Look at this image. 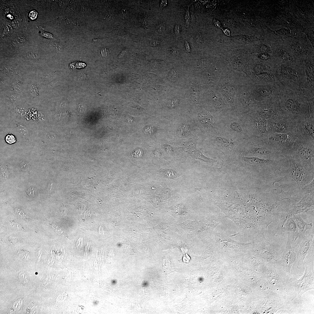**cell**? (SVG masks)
I'll use <instances>...</instances> for the list:
<instances>
[{
  "label": "cell",
  "mask_w": 314,
  "mask_h": 314,
  "mask_svg": "<svg viewBox=\"0 0 314 314\" xmlns=\"http://www.w3.org/2000/svg\"><path fill=\"white\" fill-rule=\"evenodd\" d=\"M18 256L20 259L26 262L30 258L29 252L24 250H20L18 253Z\"/></svg>",
  "instance_id": "cb8c5ba5"
},
{
  "label": "cell",
  "mask_w": 314,
  "mask_h": 314,
  "mask_svg": "<svg viewBox=\"0 0 314 314\" xmlns=\"http://www.w3.org/2000/svg\"><path fill=\"white\" fill-rule=\"evenodd\" d=\"M220 128L235 138L245 142L250 138L245 123L243 116L232 112L220 121Z\"/></svg>",
  "instance_id": "277c9868"
},
{
  "label": "cell",
  "mask_w": 314,
  "mask_h": 314,
  "mask_svg": "<svg viewBox=\"0 0 314 314\" xmlns=\"http://www.w3.org/2000/svg\"><path fill=\"white\" fill-rule=\"evenodd\" d=\"M304 274L302 278L297 280L295 284V290L296 296L300 298L302 295L308 290L313 289V268L312 267L305 265Z\"/></svg>",
  "instance_id": "9a60e30c"
},
{
  "label": "cell",
  "mask_w": 314,
  "mask_h": 314,
  "mask_svg": "<svg viewBox=\"0 0 314 314\" xmlns=\"http://www.w3.org/2000/svg\"><path fill=\"white\" fill-rule=\"evenodd\" d=\"M314 194H312L304 195L299 202L295 203L293 205L287 213V219L300 213L313 210Z\"/></svg>",
  "instance_id": "2e32d148"
},
{
  "label": "cell",
  "mask_w": 314,
  "mask_h": 314,
  "mask_svg": "<svg viewBox=\"0 0 314 314\" xmlns=\"http://www.w3.org/2000/svg\"><path fill=\"white\" fill-rule=\"evenodd\" d=\"M21 22L19 19H15L13 20L12 22V25L13 27L14 28H19L21 25Z\"/></svg>",
  "instance_id": "f1b7e54d"
},
{
  "label": "cell",
  "mask_w": 314,
  "mask_h": 314,
  "mask_svg": "<svg viewBox=\"0 0 314 314\" xmlns=\"http://www.w3.org/2000/svg\"><path fill=\"white\" fill-rule=\"evenodd\" d=\"M185 47L186 51L189 53L191 52V49L189 42L187 41H185Z\"/></svg>",
  "instance_id": "60d3db41"
},
{
  "label": "cell",
  "mask_w": 314,
  "mask_h": 314,
  "mask_svg": "<svg viewBox=\"0 0 314 314\" xmlns=\"http://www.w3.org/2000/svg\"><path fill=\"white\" fill-rule=\"evenodd\" d=\"M6 30L7 34H10L13 32V29L9 23H7L6 25Z\"/></svg>",
  "instance_id": "836d02e7"
},
{
  "label": "cell",
  "mask_w": 314,
  "mask_h": 314,
  "mask_svg": "<svg viewBox=\"0 0 314 314\" xmlns=\"http://www.w3.org/2000/svg\"><path fill=\"white\" fill-rule=\"evenodd\" d=\"M44 36H45L46 37L48 38H53L54 36L51 34L46 33L44 34Z\"/></svg>",
  "instance_id": "f6af8a7d"
},
{
  "label": "cell",
  "mask_w": 314,
  "mask_h": 314,
  "mask_svg": "<svg viewBox=\"0 0 314 314\" xmlns=\"http://www.w3.org/2000/svg\"><path fill=\"white\" fill-rule=\"evenodd\" d=\"M181 29L180 26L178 25H176L175 28V32L177 35H180L181 33Z\"/></svg>",
  "instance_id": "f35d334b"
},
{
  "label": "cell",
  "mask_w": 314,
  "mask_h": 314,
  "mask_svg": "<svg viewBox=\"0 0 314 314\" xmlns=\"http://www.w3.org/2000/svg\"><path fill=\"white\" fill-rule=\"evenodd\" d=\"M259 50V51L262 52V53H268L270 54L272 53L271 50L269 47L265 45L261 46L260 47Z\"/></svg>",
  "instance_id": "4316f807"
},
{
  "label": "cell",
  "mask_w": 314,
  "mask_h": 314,
  "mask_svg": "<svg viewBox=\"0 0 314 314\" xmlns=\"http://www.w3.org/2000/svg\"><path fill=\"white\" fill-rule=\"evenodd\" d=\"M278 98L258 102L253 112L260 118L269 119L282 112Z\"/></svg>",
  "instance_id": "7c38bea8"
},
{
  "label": "cell",
  "mask_w": 314,
  "mask_h": 314,
  "mask_svg": "<svg viewBox=\"0 0 314 314\" xmlns=\"http://www.w3.org/2000/svg\"><path fill=\"white\" fill-rule=\"evenodd\" d=\"M270 55L269 54L266 53H262L259 56L260 58L263 60H267L270 58Z\"/></svg>",
  "instance_id": "4dcf8cb0"
},
{
  "label": "cell",
  "mask_w": 314,
  "mask_h": 314,
  "mask_svg": "<svg viewBox=\"0 0 314 314\" xmlns=\"http://www.w3.org/2000/svg\"><path fill=\"white\" fill-rule=\"evenodd\" d=\"M267 120L268 133H297L298 121L282 111Z\"/></svg>",
  "instance_id": "8992f818"
},
{
  "label": "cell",
  "mask_w": 314,
  "mask_h": 314,
  "mask_svg": "<svg viewBox=\"0 0 314 314\" xmlns=\"http://www.w3.org/2000/svg\"><path fill=\"white\" fill-rule=\"evenodd\" d=\"M214 133L213 144L219 151L228 153L242 149L245 142L230 136L220 128Z\"/></svg>",
  "instance_id": "30bf717a"
},
{
  "label": "cell",
  "mask_w": 314,
  "mask_h": 314,
  "mask_svg": "<svg viewBox=\"0 0 314 314\" xmlns=\"http://www.w3.org/2000/svg\"><path fill=\"white\" fill-rule=\"evenodd\" d=\"M243 148L249 155L247 157L276 160L286 158L280 150L269 143L268 140L260 138L247 139L243 146Z\"/></svg>",
  "instance_id": "3957f363"
},
{
  "label": "cell",
  "mask_w": 314,
  "mask_h": 314,
  "mask_svg": "<svg viewBox=\"0 0 314 314\" xmlns=\"http://www.w3.org/2000/svg\"><path fill=\"white\" fill-rule=\"evenodd\" d=\"M293 153L299 156L304 169L314 175V164L312 162L314 157V144L298 137L293 147L292 154Z\"/></svg>",
  "instance_id": "ba28073f"
},
{
  "label": "cell",
  "mask_w": 314,
  "mask_h": 314,
  "mask_svg": "<svg viewBox=\"0 0 314 314\" xmlns=\"http://www.w3.org/2000/svg\"><path fill=\"white\" fill-rule=\"evenodd\" d=\"M314 179L310 184L301 188V192L302 196L305 195L314 194Z\"/></svg>",
  "instance_id": "44dd1931"
},
{
  "label": "cell",
  "mask_w": 314,
  "mask_h": 314,
  "mask_svg": "<svg viewBox=\"0 0 314 314\" xmlns=\"http://www.w3.org/2000/svg\"><path fill=\"white\" fill-rule=\"evenodd\" d=\"M297 133L298 138L314 144V115L298 122Z\"/></svg>",
  "instance_id": "5bb4252c"
},
{
  "label": "cell",
  "mask_w": 314,
  "mask_h": 314,
  "mask_svg": "<svg viewBox=\"0 0 314 314\" xmlns=\"http://www.w3.org/2000/svg\"><path fill=\"white\" fill-rule=\"evenodd\" d=\"M298 138L297 133H271L268 135L269 143L280 150L286 158L292 154L293 147Z\"/></svg>",
  "instance_id": "9c48e42d"
},
{
  "label": "cell",
  "mask_w": 314,
  "mask_h": 314,
  "mask_svg": "<svg viewBox=\"0 0 314 314\" xmlns=\"http://www.w3.org/2000/svg\"><path fill=\"white\" fill-rule=\"evenodd\" d=\"M276 54L280 59L285 62L290 63L294 62V58L293 55L286 50L278 49L276 52Z\"/></svg>",
  "instance_id": "ffe728a7"
},
{
  "label": "cell",
  "mask_w": 314,
  "mask_h": 314,
  "mask_svg": "<svg viewBox=\"0 0 314 314\" xmlns=\"http://www.w3.org/2000/svg\"><path fill=\"white\" fill-rule=\"evenodd\" d=\"M126 49H124L123 50V51L122 52H121L120 53V54H119V56H118L119 58H122L124 54H125V53L126 52Z\"/></svg>",
  "instance_id": "bcb514c9"
},
{
  "label": "cell",
  "mask_w": 314,
  "mask_h": 314,
  "mask_svg": "<svg viewBox=\"0 0 314 314\" xmlns=\"http://www.w3.org/2000/svg\"><path fill=\"white\" fill-rule=\"evenodd\" d=\"M288 233V240L284 254L283 263L285 271L290 273L293 263L296 259V255L291 246L290 234L289 233Z\"/></svg>",
  "instance_id": "e0dca14e"
},
{
  "label": "cell",
  "mask_w": 314,
  "mask_h": 314,
  "mask_svg": "<svg viewBox=\"0 0 314 314\" xmlns=\"http://www.w3.org/2000/svg\"><path fill=\"white\" fill-rule=\"evenodd\" d=\"M21 168L23 170H29L30 169V166L27 163L25 162H22L20 164Z\"/></svg>",
  "instance_id": "74e56055"
},
{
  "label": "cell",
  "mask_w": 314,
  "mask_h": 314,
  "mask_svg": "<svg viewBox=\"0 0 314 314\" xmlns=\"http://www.w3.org/2000/svg\"><path fill=\"white\" fill-rule=\"evenodd\" d=\"M289 163L287 170L281 172L283 175H287L296 182L298 187L302 188L310 183L314 179V175L306 171L301 164L300 158L295 153L286 157Z\"/></svg>",
  "instance_id": "5b68a950"
},
{
  "label": "cell",
  "mask_w": 314,
  "mask_h": 314,
  "mask_svg": "<svg viewBox=\"0 0 314 314\" xmlns=\"http://www.w3.org/2000/svg\"><path fill=\"white\" fill-rule=\"evenodd\" d=\"M31 95L33 96H36L37 95H38V91L36 87L34 86L33 87L32 89L31 90Z\"/></svg>",
  "instance_id": "d590c367"
},
{
  "label": "cell",
  "mask_w": 314,
  "mask_h": 314,
  "mask_svg": "<svg viewBox=\"0 0 314 314\" xmlns=\"http://www.w3.org/2000/svg\"><path fill=\"white\" fill-rule=\"evenodd\" d=\"M171 52H173V54H175L176 53V52L177 51L175 47H172V48L171 49Z\"/></svg>",
  "instance_id": "681fc988"
},
{
  "label": "cell",
  "mask_w": 314,
  "mask_h": 314,
  "mask_svg": "<svg viewBox=\"0 0 314 314\" xmlns=\"http://www.w3.org/2000/svg\"><path fill=\"white\" fill-rule=\"evenodd\" d=\"M99 232L100 234L103 235L104 234L103 229L101 226L100 227Z\"/></svg>",
  "instance_id": "c3c4849f"
},
{
  "label": "cell",
  "mask_w": 314,
  "mask_h": 314,
  "mask_svg": "<svg viewBox=\"0 0 314 314\" xmlns=\"http://www.w3.org/2000/svg\"><path fill=\"white\" fill-rule=\"evenodd\" d=\"M250 138L256 137L268 140L267 120L252 112L243 115Z\"/></svg>",
  "instance_id": "52a82bcc"
},
{
  "label": "cell",
  "mask_w": 314,
  "mask_h": 314,
  "mask_svg": "<svg viewBox=\"0 0 314 314\" xmlns=\"http://www.w3.org/2000/svg\"><path fill=\"white\" fill-rule=\"evenodd\" d=\"M196 41L199 43H202L203 41V39L201 36L199 35L197 36L196 37Z\"/></svg>",
  "instance_id": "ee69618b"
},
{
  "label": "cell",
  "mask_w": 314,
  "mask_h": 314,
  "mask_svg": "<svg viewBox=\"0 0 314 314\" xmlns=\"http://www.w3.org/2000/svg\"><path fill=\"white\" fill-rule=\"evenodd\" d=\"M167 4V1H162L161 2L160 4L161 7H165L166 6Z\"/></svg>",
  "instance_id": "7dc6e473"
},
{
  "label": "cell",
  "mask_w": 314,
  "mask_h": 314,
  "mask_svg": "<svg viewBox=\"0 0 314 314\" xmlns=\"http://www.w3.org/2000/svg\"><path fill=\"white\" fill-rule=\"evenodd\" d=\"M292 51L298 56H301L304 54V49L303 47L298 44H294L291 46Z\"/></svg>",
  "instance_id": "7402d4cb"
},
{
  "label": "cell",
  "mask_w": 314,
  "mask_h": 314,
  "mask_svg": "<svg viewBox=\"0 0 314 314\" xmlns=\"http://www.w3.org/2000/svg\"><path fill=\"white\" fill-rule=\"evenodd\" d=\"M101 52L102 56L103 57L109 56L110 54L109 50L107 47L102 49L101 50Z\"/></svg>",
  "instance_id": "f546056e"
},
{
  "label": "cell",
  "mask_w": 314,
  "mask_h": 314,
  "mask_svg": "<svg viewBox=\"0 0 314 314\" xmlns=\"http://www.w3.org/2000/svg\"><path fill=\"white\" fill-rule=\"evenodd\" d=\"M278 100L282 111L298 122L311 115L309 101L300 92L281 87Z\"/></svg>",
  "instance_id": "6da1fadb"
},
{
  "label": "cell",
  "mask_w": 314,
  "mask_h": 314,
  "mask_svg": "<svg viewBox=\"0 0 314 314\" xmlns=\"http://www.w3.org/2000/svg\"><path fill=\"white\" fill-rule=\"evenodd\" d=\"M274 74L281 87L302 92L307 86L305 68L282 64L276 67Z\"/></svg>",
  "instance_id": "7a4b0ae2"
},
{
  "label": "cell",
  "mask_w": 314,
  "mask_h": 314,
  "mask_svg": "<svg viewBox=\"0 0 314 314\" xmlns=\"http://www.w3.org/2000/svg\"><path fill=\"white\" fill-rule=\"evenodd\" d=\"M16 44L19 45L23 43H25V39L23 37H19L16 39L14 41Z\"/></svg>",
  "instance_id": "8d00e7d4"
},
{
  "label": "cell",
  "mask_w": 314,
  "mask_h": 314,
  "mask_svg": "<svg viewBox=\"0 0 314 314\" xmlns=\"http://www.w3.org/2000/svg\"><path fill=\"white\" fill-rule=\"evenodd\" d=\"M27 194L29 197L33 198L37 194L36 189L34 187H30L27 190Z\"/></svg>",
  "instance_id": "d4e9b609"
},
{
  "label": "cell",
  "mask_w": 314,
  "mask_h": 314,
  "mask_svg": "<svg viewBox=\"0 0 314 314\" xmlns=\"http://www.w3.org/2000/svg\"><path fill=\"white\" fill-rule=\"evenodd\" d=\"M143 155V152L142 150L140 149H138L133 153L132 155L133 157L138 158L141 157Z\"/></svg>",
  "instance_id": "83f0119b"
},
{
  "label": "cell",
  "mask_w": 314,
  "mask_h": 314,
  "mask_svg": "<svg viewBox=\"0 0 314 314\" xmlns=\"http://www.w3.org/2000/svg\"><path fill=\"white\" fill-rule=\"evenodd\" d=\"M17 130L18 133L23 137H27L28 136V131L25 126L21 125L18 126Z\"/></svg>",
  "instance_id": "603a6c76"
},
{
  "label": "cell",
  "mask_w": 314,
  "mask_h": 314,
  "mask_svg": "<svg viewBox=\"0 0 314 314\" xmlns=\"http://www.w3.org/2000/svg\"><path fill=\"white\" fill-rule=\"evenodd\" d=\"M38 13L35 10H33L30 13L29 17L31 20H34L36 19Z\"/></svg>",
  "instance_id": "d6a6232c"
},
{
  "label": "cell",
  "mask_w": 314,
  "mask_h": 314,
  "mask_svg": "<svg viewBox=\"0 0 314 314\" xmlns=\"http://www.w3.org/2000/svg\"><path fill=\"white\" fill-rule=\"evenodd\" d=\"M5 140L7 143L9 144H14L16 142V139L15 136L12 134H9L5 137Z\"/></svg>",
  "instance_id": "484cf974"
},
{
  "label": "cell",
  "mask_w": 314,
  "mask_h": 314,
  "mask_svg": "<svg viewBox=\"0 0 314 314\" xmlns=\"http://www.w3.org/2000/svg\"><path fill=\"white\" fill-rule=\"evenodd\" d=\"M297 226L299 229L300 237L305 236V232L313 226L312 223H307L303 221L299 214L294 216Z\"/></svg>",
  "instance_id": "d6986e66"
},
{
  "label": "cell",
  "mask_w": 314,
  "mask_h": 314,
  "mask_svg": "<svg viewBox=\"0 0 314 314\" xmlns=\"http://www.w3.org/2000/svg\"><path fill=\"white\" fill-rule=\"evenodd\" d=\"M276 32L278 33L279 35H287V34L290 33L289 31L285 29H282L278 30L276 31Z\"/></svg>",
  "instance_id": "e575fe53"
},
{
  "label": "cell",
  "mask_w": 314,
  "mask_h": 314,
  "mask_svg": "<svg viewBox=\"0 0 314 314\" xmlns=\"http://www.w3.org/2000/svg\"><path fill=\"white\" fill-rule=\"evenodd\" d=\"M284 228V230L289 232L293 236V240L295 241L300 238L299 229L297 227L294 216L287 219Z\"/></svg>",
  "instance_id": "ac0fdd59"
},
{
  "label": "cell",
  "mask_w": 314,
  "mask_h": 314,
  "mask_svg": "<svg viewBox=\"0 0 314 314\" xmlns=\"http://www.w3.org/2000/svg\"><path fill=\"white\" fill-rule=\"evenodd\" d=\"M159 42L158 41H152L150 43V44L151 46H156L159 45Z\"/></svg>",
  "instance_id": "7bdbcfd3"
},
{
  "label": "cell",
  "mask_w": 314,
  "mask_h": 314,
  "mask_svg": "<svg viewBox=\"0 0 314 314\" xmlns=\"http://www.w3.org/2000/svg\"><path fill=\"white\" fill-rule=\"evenodd\" d=\"M46 136L48 139H52L54 138V134L51 133H47L46 134Z\"/></svg>",
  "instance_id": "b9f144b4"
},
{
  "label": "cell",
  "mask_w": 314,
  "mask_h": 314,
  "mask_svg": "<svg viewBox=\"0 0 314 314\" xmlns=\"http://www.w3.org/2000/svg\"><path fill=\"white\" fill-rule=\"evenodd\" d=\"M41 249L39 251V252H38V254H41ZM38 260H40V257L39 255H38Z\"/></svg>",
  "instance_id": "f907efd6"
},
{
  "label": "cell",
  "mask_w": 314,
  "mask_h": 314,
  "mask_svg": "<svg viewBox=\"0 0 314 314\" xmlns=\"http://www.w3.org/2000/svg\"><path fill=\"white\" fill-rule=\"evenodd\" d=\"M189 10L187 11L185 15V20L187 24L189 25L190 22V16Z\"/></svg>",
  "instance_id": "ab89813d"
},
{
  "label": "cell",
  "mask_w": 314,
  "mask_h": 314,
  "mask_svg": "<svg viewBox=\"0 0 314 314\" xmlns=\"http://www.w3.org/2000/svg\"><path fill=\"white\" fill-rule=\"evenodd\" d=\"M252 96L257 102L278 98L281 87L277 82H262L252 87Z\"/></svg>",
  "instance_id": "8fae6325"
},
{
  "label": "cell",
  "mask_w": 314,
  "mask_h": 314,
  "mask_svg": "<svg viewBox=\"0 0 314 314\" xmlns=\"http://www.w3.org/2000/svg\"><path fill=\"white\" fill-rule=\"evenodd\" d=\"M157 30L158 32H163L165 30V27L163 23H160L157 26Z\"/></svg>",
  "instance_id": "1f68e13d"
},
{
  "label": "cell",
  "mask_w": 314,
  "mask_h": 314,
  "mask_svg": "<svg viewBox=\"0 0 314 314\" xmlns=\"http://www.w3.org/2000/svg\"><path fill=\"white\" fill-rule=\"evenodd\" d=\"M294 250L296 255V263L299 268L302 266L305 258L312 250L314 240V233L300 237Z\"/></svg>",
  "instance_id": "4fadbf2b"
}]
</instances>
